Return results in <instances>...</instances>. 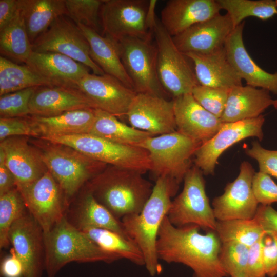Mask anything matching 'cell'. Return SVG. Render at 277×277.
I'll list each match as a JSON object with an SVG mask.
<instances>
[{"label": "cell", "mask_w": 277, "mask_h": 277, "mask_svg": "<svg viewBox=\"0 0 277 277\" xmlns=\"http://www.w3.org/2000/svg\"><path fill=\"white\" fill-rule=\"evenodd\" d=\"M142 173L110 165L91 179L86 187L96 200L117 219L138 213L153 186Z\"/></svg>", "instance_id": "3"}, {"label": "cell", "mask_w": 277, "mask_h": 277, "mask_svg": "<svg viewBox=\"0 0 277 277\" xmlns=\"http://www.w3.org/2000/svg\"><path fill=\"white\" fill-rule=\"evenodd\" d=\"M156 1L103 0L102 34L116 42L127 37L151 41Z\"/></svg>", "instance_id": "6"}, {"label": "cell", "mask_w": 277, "mask_h": 277, "mask_svg": "<svg viewBox=\"0 0 277 277\" xmlns=\"http://www.w3.org/2000/svg\"><path fill=\"white\" fill-rule=\"evenodd\" d=\"M264 122L261 115L256 118L224 123L213 137L197 149L194 155L195 165L204 174H213L219 157L228 148L250 137H256L260 141L263 140Z\"/></svg>", "instance_id": "14"}, {"label": "cell", "mask_w": 277, "mask_h": 277, "mask_svg": "<svg viewBox=\"0 0 277 277\" xmlns=\"http://www.w3.org/2000/svg\"><path fill=\"white\" fill-rule=\"evenodd\" d=\"M78 229L103 250L136 265L145 266L142 251L130 239L104 228L85 227Z\"/></svg>", "instance_id": "34"}, {"label": "cell", "mask_w": 277, "mask_h": 277, "mask_svg": "<svg viewBox=\"0 0 277 277\" xmlns=\"http://www.w3.org/2000/svg\"><path fill=\"white\" fill-rule=\"evenodd\" d=\"M201 144L175 131L150 136L137 147L146 150L156 178L168 177L180 184L191 167V158Z\"/></svg>", "instance_id": "8"}, {"label": "cell", "mask_w": 277, "mask_h": 277, "mask_svg": "<svg viewBox=\"0 0 277 277\" xmlns=\"http://www.w3.org/2000/svg\"><path fill=\"white\" fill-rule=\"evenodd\" d=\"M77 25L89 43L92 60L105 74L116 78L127 87L134 90L132 82L121 60L116 42L83 25Z\"/></svg>", "instance_id": "28"}, {"label": "cell", "mask_w": 277, "mask_h": 277, "mask_svg": "<svg viewBox=\"0 0 277 277\" xmlns=\"http://www.w3.org/2000/svg\"><path fill=\"white\" fill-rule=\"evenodd\" d=\"M95 109L75 110L52 117L32 116L30 119L40 136L90 133L93 126Z\"/></svg>", "instance_id": "30"}, {"label": "cell", "mask_w": 277, "mask_h": 277, "mask_svg": "<svg viewBox=\"0 0 277 277\" xmlns=\"http://www.w3.org/2000/svg\"><path fill=\"white\" fill-rule=\"evenodd\" d=\"M33 52L20 6L13 18L0 30L1 56L25 64Z\"/></svg>", "instance_id": "33"}, {"label": "cell", "mask_w": 277, "mask_h": 277, "mask_svg": "<svg viewBox=\"0 0 277 277\" xmlns=\"http://www.w3.org/2000/svg\"><path fill=\"white\" fill-rule=\"evenodd\" d=\"M273 102L270 92L265 89L248 85L236 86L230 90L220 120L230 123L256 118Z\"/></svg>", "instance_id": "27"}, {"label": "cell", "mask_w": 277, "mask_h": 277, "mask_svg": "<svg viewBox=\"0 0 277 277\" xmlns=\"http://www.w3.org/2000/svg\"><path fill=\"white\" fill-rule=\"evenodd\" d=\"M234 29L226 13L219 14L195 24L182 33L172 37L178 49L187 53L207 54L224 47L225 42Z\"/></svg>", "instance_id": "19"}, {"label": "cell", "mask_w": 277, "mask_h": 277, "mask_svg": "<svg viewBox=\"0 0 277 277\" xmlns=\"http://www.w3.org/2000/svg\"><path fill=\"white\" fill-rule=\"evenodd\" d=\"M215 231L221 243L235 242L248 247L266 234V232L254 219L217 221Z\"/></svg>", "instance_id": "37"}, {"label": "cell", "mask_w": 277, "mask_h": 277, "mask_svg": "<svg viewBox=\"0 0 277 277\" xmlns=\"http://www.w3.org/2000/svg\"><path fill=\"white\" fill-rule=\"evenodd\" d=\"M272 106L277 110V100H273Z\"/></svg>", "instance_id": "52"}, {"label": "cell", "mask_w": 277, "mask_h": 277, "mask_svg": "<svg viewBox=\"0 0 277 277\" xmlns=\"http://www.w3.org/2000/svg\"><path fill=\"white\" fill-rule=\"evenodd\" d=\"M30 115L52 117L64 112L96 109L94 104L76 88L65 86L37 87L29 103Z\"/></svg>", "instance_id": "22"}, {"label": "cell", "mask_w": 277, "mask_h": 277, "mask_svg": "<svg viewBox=\"0 0 277 277\" xmlns=\"http://www.w3.org/2000/svg\"><path fill=\"white\" fill-rule=\"evenodd\" d=\"M179 185L168 177L156 179L152 193L141 212L121 219L125 233L140 248L146 268L152 276L159 274L162 270L156 251L157 235Z\"/></svg>", "instance_id": "2"}, {"label": "cell", "mask_w": 277, "mask_h": 277, "mask_svg": "<svg viewBox=\"0 0 277 277\" xmlns=\"http://www.w3.org/2000/svg\"><path fill=\"white\" fill-rule=\"evenodd\" d=\"M69 216V219L66 217L67 220L78 229L104 228L129 238L125 233L121 220L116 218L99 203L86 186L76 206L70 211Z\"/></svg>", "instance_id": "29"}, {"label": "cell", "mask_w": 277, "mask_h": 277, "mask_svg": "<svg viewBox=\"0 0 277 277\" xmlns=\"http://www.w3.org/2000/svg\"><path fill=\"white\" fill-rule=\"evenodd\" d=\"M275 2H276V5H277V0H275Z\"/></svg>", "instance_id": "54"}, {"label": "cell", "mask_w": 277, "mask_h": 277, "mask_svg": "<svg viewBox=\"0 0 277 277\" xmlns=\"http://www.w3.org/2000/svg\"><path fill=\"white\" fill-rule=\"evenodd\" d=\"M245 22L236 26L225 45L227 58L247 85L262 88L277 95V72L271 73L260 67L246 50L243 38Z\"/></svg>", "instance_id": "21"}, {"label": "cell", "mask_w": 277, "mask_h": 277, "mask_svg": "<svg viewBox=\"0 0 277 277\" xmlns=\"http://www.w3.org/2000/svg\"><path fill=\"white\" fill-rule=\"evenodd\" d=\"M263 258L266 276H277V234L266 233L264 238Z\"/></svg>", "instance_id": "46"}, {"label": "cell", "mask_w": 277, "mask_h": 277, "mask_svg": "<svg viewBox=\"0 0 277 277\" xmlns=\"http://www.w3.org/2000/svg\"><path fill=\"white\" fill-rule=\"evenodd\" d=\"M221 10L216 0H170L161 11L160 22L173 37L220 14Z\"/></svg>", "instance_id": "23"}, {"label": "cell", "mask_w": 277, "mask_h": 277, "mask_svg": "<svg viewBox=\"0 0 277 277\" xmlns=\"http://www.w3.org/2000/svg\"><path fill=\"white\" fill-rule=\"evenodd\" d=\"M203 172L191 166L184 178L181 193L172 201L167 214L175 227L194 225L208 231H215L217 220L205 190Z\"/></svg>", "instance_id": "9"}, {"label": "cell", "mask_w": 277, "mask_h": 277, "mask_svg": "<svg viewBox=\"0 0 277 277\" xmlns=\"http://www.w3.org/2000/svg\"><path fill=\"white\" fill-rule=\"evenodd\" d=\"M0 149L16 180L17 187L33 183L48 171L38 150L31 146L25 136L6 138L1 141Z\"/></svg>", "instance_id": "24"}, {"label": "cell", "mask_w": 277, "mask_h": 277, "mask_svg": "<svg viewBox=\"0 0 277 277\" xmlns=\"http://www.w3.org/2000/svg\"><path fill=\"white\" fill-rule=\"evenodd\" d=\"M252 189L259 204L270 205L277 202V184L269 175L260 171L255 172Z\"/></svg>", "instance_id": "44"}, {"label": "cell", "mask_w": 277, "mask_h": 277, "mask_svg": "<svg viewBox=\"0 0 277 277\" xmlns=\"http://www.w3.org/2000/svg\"><path fill=\"white\" fill-rule=\"evenodd\" d=\"M126 116L132 127L153 136L176 131L173 100L159 95L137 93Z\"/></svg>", "instance_id": "18"}, {"label": "cell", "mask_w": 277, "mask_h": 277, "mask_svg": "<svg viewBox=\"0 0 277 277\" xmlns=\"http://www.w3.org/2000/svg\"><path fill=\"white\" fill-rule=\"evenodd\" d=\"M43 236L47 277H55L64 266L71 262L110 263L121 259L96 245L72 225L66 215L48 232L43 233Z\"/></svg>", "instance_id": "4"}, {"label": "cell", "mask_w": 277, "mask_h": 277, "mask_svg": "<svg viewBox=\"0 0 277 277\" xmlns=\"http://www.w3.org/2000/svg\"><path fill=\"white\" fill-rule=\"evenodd\" d=\"M233 277H246L244 274H241L238 276H233Z\"/></svg>", "instance_id": "53"}, {"label": "cell", "mask_w": 277, "mask_h": 277, "mask_svg": "<svg viewBox=\"0 0 277 277\" xmlns=\"http://www.w3.org/2000/svg\"><path fill=\"white\" fill-rule=\"evenodd\" d=\"M249 247L235 242L221 243L219 252L220 263L227 275L244 274Z\"/></svg>", "instance_id": "40"}, {"label": "cell", "mask_w": 277, "mask_h": 277, "mask_svg": "<svg viewBox=\"0 0 277 277\" xmlns=\"http://www.w3.org/2000/svg\"><path fill=\"white\" fill-rule=\"evenodd\" d=\"M173 102L176 131L201 144L213 137L224 123L204 108L192 93L173 98Z\"/></svg>", "instance_id": "20"}, {"label": "cell", "mask_w": 277, "mask_h": 277, "mask_svg": "<svg viewBox=\"0 0 277 277\" xmlns=\"http://www.w3.org/2000/svg\"><path fill=\"white\" fill-rule=\"evenodd\" d=\"M25 65L57 86L74 88L76 83L91 70L72 58L56 52L33 51Z\"/></svg>", "instance_id": "25"}, {"label": "cell", "mask_w": 277, "mask_h": 277, "mask_svg": "<svg viewBox=\"0 0 277 277\" xmlns=\"http://www.w3.org/2000/svg\"><path fill=\"white\" fill-rule=\"evenodd\" d=\"M27 117L0 118V141L11 136L39 137L30 117Z\"/></svg>", "instance_id": "43"}, {"label": "cell", "mask_w": 277, "mask_h": 277, "mask_svg": "<svg viewBox=\"0 0 277 277\" xmlns=\"http://www.w3.org/2000/svg\"><path fill=\"white\" fill-rule=\"evenodd\" d=\"M116 43L121 60L132 82L134 90L137 93L163 97L165 91L157 73L156 45L152 44L151 41L132 37L123 38Z\"/></svg>", "instance_id": "11"}, {"label": "cell", "mask_w": 277, "mask_h": 277, "mask_svg": "<svg viewBox=\"0 0 277 277\" xmlns=\"http://www.w3.org/2000/svg\"><path fill=\"white\" fill-rule=\"evenodd\" d=\"M254 173L249 162L241 164L237 177L226 185L222 195L213 200L212 208L217 221L254 218L259 205L252 189Z\"/></svg>", "instance_id": "15"}, {"label": "cell", "mask_w": 277, "mask_h": 277, "mask_svg": "<svg viewBox=\"0 0 277 277\" xmlns=\"http://www.w3.org/2000/svg\"><path fill=\"white\" fill-rule=\"evenodd\" d=\"M95 119L89 134L112 142L137 146L147 138L153 135L129 126L115 116L99 109H95Z\"/></svg>", "instance_id": "32"}, {"label": "cell", "mask_w": 277, "mask_h": 277, "mask_svg": "<svg viewBox=\"0 0 277 277\" xmlns=\"http://www.w3.org/2000/svg\"><path fill=\"white\" fill-rule=\"evenodd\" d=\"M36 88H27L1 95V118L24 117L30 115L29 101Z\"/></svg>", "instance_id": "41"}, {"label": "cell", "mask_w": 277, "mask_h": 277, "mask_svg": "<svg viewBox=\"0 0 277 277\" xmlns=\"http://www.w3.org/2000/svg\"><path fill=\"white\" fill-rule=\"evenodd\" d=\"M194 225L177 227L165 216L156 243L159 260L181 263L190 268L194 277H226L220 260L221 242L215 231L205 234Z\"/></svg>", "instance_id": "1"}, {"label": "cell", "mask_w": 277, "mask_h": 277, "mask_svg": "<svg viewBox=\"0 0 277 277\" xmlns=\"http://www.w3.org/2000/svg\"><path fill=\"white\" fill-rule=\"evenodd\" d=\"M11 254L4 259L1 264V273L3 277H21L23 276V265L12 248Z\"/></svg>", "instance_id": "49"}, {"label": "cell", "mask_w": 277, "mask_h": 277, "mask_svg": "<svg viewBox=\"0 0 277 277\" xmlns=\"http://www.w3.org/2000/svg\"><path fill=\"white\" fill-rule=\"evenodd\" d=\"M264 238L249 247L247 263L244 273L246 277H267L263 258Z\"/></svg>", "instance_id": "47"}, {"label": "cell", "mask_w": 277, "mask_h": 277, "mask_svg": "<svg viewBox=\"0 0 277 277\" xmlns=\"http://www.w3.org/2000/svg\"><path fill=\"white\" fill-rule=\"evenodd\" d=\"M103 0H65L66 16L102 34L100 10Z\"/></svg>", "instance_id": "39"}, {"label": "cell", "mask_w": 277, "mask_h": 277, "mask_svg": "<svg viewBox=\"0 0 277 277\" xmlns=\"http://www.w3.org/2000/svg\"><path fill=\"white\" fill-rule=\"evenodd\" d=\"M27 32L32 43L53 21L66 15L65 0H19Z\"/></svg>", "instance_id": "31"}, {"label": "cell", "mask_w": 277, "mask_h": 277, "mask_svg": "<svg viewBox=\"0 0 277 277\" xmlns=\"http://www.w3.org/2000/svg\"><path fill=\"white\" fill-rule=\"evenodd\" d=\"M253 219L266 233L277 234V211L270 205L260 204Z\"/></svg>", "instance_id": "48"}, {"label": "cell", "mask_w": 277, "mask_h": 277, "mask_svg": "<svg viewBox=\"0 0 277 277\" xmlns=\"http://www.w3.org/2000/svg\"><path fill=\"white\" fill-rule=\"evenodd\" d=\"M55 86L27 65L17 64L1 55L0 96L29 88Z\"/></svg>", "instance_id": "35"}, {"label": "cell", "mask_w": 277, "mask_h": 277, "mask_svg": "<svg viewBox=\"0 0 277 277\" xmlns=\"http://www.w3.org/2000/svg\"><path fill=\"white\" fill-rule=\"evenodd\" d=\"M32 50L58 53L85 65L93 74H105L91 58L89 43L80 28L65 15L55 19L48 29L34 41Z\"/></svg>", "instance_id": "12"}, {"label": "cell", "mask_w": 277, "mask_h": 277, "mask_svg": "<svg viewBox=\"0 0 277 277\" xmlns=\"http://www.w3.org/2000/svg\"><path fill=\"white\" fill-rule=\"evenodd\" d=\"M45 141L43 144L37 145L39 146L37 149L69 204L71 199L80 188L104 170L107 164L65 145Z\"/></svg>", "instance_id": "5"}, {"label": "cell", "mask_w": 277, "mask_h": 277, "mask_svg": "<svg viewBox=\"0 0 277 277\" xmlns=\"http://www.w3.org/2000/svg\"><path fill=\"white\" fill-rule=\"evenodd\" d=\"M17 187L16 180L7 167L3 151L0 149V195Z\"/></svg>", "instance_id": "50"}, {"label": "cell", "mask_w": 277, "mask_h": 277, "mask_svg": "<svg viewBox=\"0 0 277 277\" xmlns=\"http://www.w3.org/2000/svg\"><path fill=\"white\" fill-rule=\"evenodd\" d=\"M230 89L196 85L192 94L206 110L220 118L225 109Z\"/></svg>", "instance_id": "42"}, {"label": "cell", "mask_w": 277, "mask_h": 277, "mask_svg": "<svg viewBox=\"0 0 277 277\" xmlns=\"http://www.w3.org/2000/svg\"><path fill=\"white\" fill-rule=\"evenodd\" d=\"M221 9L226 11L234 28L244 19L253 16L266 21L277 15V5L273 0H216Z\"/></svg>", "instance_id": "36"}, {"label": "cell", "mask_w": 277, "mask_h": 277, "mask_svg": "<svg viewBox=\"0 0 277 277\" xmlns=\"http://www.w3.org/2000/svg\"><path fill=\"white\" fill-rule=\"evenodd\" d=\"M153 35L157 51V73L163 89L173 98L191 93L199 84L195 73L157 17Z\"/></svg>", "instance_id": "10"}, {"label": "cell", "mask_w": 277, "mask_h": 277, "mask_svg": "<svg viewBox=\"0 0 277 277\" xmlns=\"http://www.w3.org/2000/svg\"><path fill=\"white\" fill-rule=\"evenodd\" d=\"M8 239L23 265V277H41L45 270L43 232L29 211L12 224Z\"/></svg>", "instance_id": "16"}, {"label": "cell", "mask_w": 277, "mask_h": 277, "mask_svg": "<svg viewBox=\"0 0 277 277\" xmlns=\"http://www.w3.org/2000/svg\"><path fill=\"white\" fill-rule=\"evenodd\" d=\"M184 55L193 62L200 85L227 89L242 85V80L229 63L224 47L207 54Z\"/></svg>", "instance_id": "26"}, {"label": "cell", "mask_w": 277, "mask_h": 277, "mask_svg": "<svg viewBox=\"0 0 277 277\" xmlns=\"http://www.w3.org/2000/svg\"><path fill=\"white\" fill-rule=\"evenodd\" d=\"M17 188L43 233L48 232L66 215L69 204L60 185L48 170L33 183Z\"/></svg>", "instance_id": "13"}, {"label": "cell", "mask_w": 277, "mask_h": 277, "mask_svg": "<svg viewBox=\"0 0 277 277\" xmlns=\"http://www.w3.org/2000/svg\"><path fill=\"white\" fill-rule=\"evenodd\" d=\"M99 109L117 117L126 116L129 106L137 92L116 78L107 74L89 73L75 84Z\"/></svg>", "instance_id": "17"}, {"label": "cell", "mask_w": 277, "mask_h": 277, "mask_svg": "<svg viewBox=\"0 0 277 277\" xmlns=\"http://www.w3.org/2000/svg\"><path fill=\"white\" fill-rule=\"evenodd\" d=\"M40 138L69 146L105 164L142 173L152 169L148 152L140 147L115 143L89 133L49 135Z\"/></svg>", "instance_id": "7"}, {"label": "cell", "mask_w": 277, "mask_h": 277, "mask_svg": "<svg viewBox=\"0 0 277 277\" xmlns=\"http://www.w3.org/2000/svg\"><path fill=\"white\" fill-rule=\"evenodd\" d=\"M19 5V0H0V30L14 17Z\"/></svg>", "instance_id": "51"}, {"label": "cell", "mask_w": 277, "mask_h": 277, "mask_svg": "<svg viewBox=\"0 0 277 277\" xmlns=\"http://www.w3.org/2000/svg\"><path fill=\"white\" fill-rule=\"evenodd\" d=\"M245 152L256 160L260 172L277 179V150L266 149L258 141H254L251 148L245 149Z\"/></svg>", "instance_id": "45"}, {"label": "cell", "mask_w": 277, "mask_h": 277, "mask_svg": "<svg viewBox=\"0 0 277 277\" xmlns=\"http://www.w3.org/2000/svg\"><path fill=\"white\" fill-rule=\"evenodd\" d=\"M28 211L17 187L0 195V247H7L9 230L12 224Z\"/></svg>", "instance_id": "38"}]
</instances>
